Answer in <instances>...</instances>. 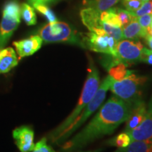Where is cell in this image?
Masks as SVG:
<instances>
[{
	"instance_id": "16",
	"label": "cell",
	"mask_w": 152,
	"mask_h": 152,
	"mask_svg": "<svg viewBox=\"0 0 152 152\" xmlns=\"http://www.w3.org/2000/svg\"><path fill=\"white\" fill-rule=\"evenodd\" d=\"M115 152H152V139L143 141H132L128 147L120 148Z\"/></svg>"
},
{
	"instance_id": "18",
	"label": "cell",
	"mask_w": 152,
	"mask_h": 152,
	"mask_svg": "<svg viewBox=\"0 0 152 152\" xmlns=\"http://www.w3.org/2000/svg\"><path fill=\"white\" fill-rule=\"evenodd\" d=\"M20 16L28 26H33L37 23V17L34 9L28 4H23L20 7Z\"/></svg>"
},
{
	"instance_id": "2",
	"label": "cell",
	"mask_w": 152,
	"mask_h": 152,
	"mask_svg": "<svg viewBox=\"0 0 152 152\" xmlns=\"http://www.w3.org/2000/svg\"><path fill=\"white\" fill-rule=\"evenodd\" d=\"M100 85L99 74L95 67L94 64L90 62L89 66L88 75L86 81H85L83 91H82L80 98L77 102V106L72 111L65 121L55 130L51 134V139L54 142H56L60 134L66 130V128L73 122L74 120L77 118L83 111L87 104L90 102L91 99L96 94Z\"/></svg>"
},
{
	"instance_id": "15",
	"label": "cell",
	"mask_w": 152,
	"mask_h": 152,
	"mask_svg": "<svg viewBox=\"0 0 152 152\" xmlns=\"http://www.w3.org/2000/svg\"><path fill=\"white\" fill-rule=\"evenodd\" d=\"M123 38L128 39H137L144 38L147 35V30L144 29L139 23L137 18L122 28Z\"/></svg>"
},
{
	"instance_id": "3",
	"label": "cell",
	"mask_w": 152,
	"mask_h": 152,
	"mask_svg": "<svg viewBox=\"0 0 152 152\" xmlns=\"http://www.w3.org/2000/svg\"><path fill=\"white\" fill-rule=\"evenodd\" d=\"M113 80V79L109 75L102 81L93 98L83 109L78 116L74 120L73 122L60 134L56 142L60 143V142L65 141L66 139L69 137L88 119L90 115H92V114L95 111H96L99 108V106L103 103L104 99L106 97V92L109 90L110 85Z\"/></svg>"
},
{
	"instance_id": "32",
	"label": "cell",
	"mask_w": 152,
	"mask_h": 152,
	"mask_svg": "<svg viewBox=\"0 0 152 152\" xmlns=\"http://www.w3.org/2000/svg\"><path fill=\"white\" fill-rule=\"evenodd\" d=\"M147 34L152 36V26H150V27L147 29Z\"/></svg>"
},
{
	"instance_id": "26",
	"label": "cell",
	"mask_w": 152,
	"mask_h": 152,
	"mask_svg": "<svg viewBox=\"0 0 152 152\" xmlns=\"http://www.w3.org/2000/svg\"><path fill=\"white\" fill-rule=\"evenodd\" d=\"M32 152H56L47 143V139L42 138L40 141L35 144V147Z\"/></svg>"
},
{
	"instance_id": "20",
	"label": "cell",
	"mask_w": 152,
	"mask_h": 152,
	"mask_svg": "<svg viewBox=\"0 0 152 152\" xmlns=\"http://www.w3.org/2000/svg\"><path fill=\"white\" fill-rule=\"evenodd\" d=\"M120 0H88L89 7L96 9L99 12H102L111 9L115 4L118 2Z\"/></svg>"
},
{
	"instance_id": "35",
	"label": "cell",
	"mask_w": 152,
	"mask_h": 152,
	"mask_svg": "<svg viewBox=\"0 0 152 152\" xmlns=\"http://www.w3.org/2000/svg\"><path fill=\"white\" fill-rule=\"evenodd\" d=\"M151 26H152V19H151Z\"/></svg>"
},
{
	"instance_id": "10",
	"label": "cell",
	"mask_w": 152,
	"mask_h": 152,
	"mask_svg": "<svg viewBox=\"0 0 152 152\" xmlns=\"http://www.w3.org/2000/svg\"><path fill=\"white\" fill-rule=\"evenodd\" d=\"M13 137L17 147L21 152L32 151L35 147L34 132L30 127L21 126L15 129Z\"/></svg>"
},
{
	"instance_id": "21",
	"label": "cell",
	"mask_w": 152,
	"mask_h": 152,
	"mask_svg": "<svg viewBox=\"0 0 152 152\" xmlns=\"http://www.w3.org/2000/svg\"><path fill=\"white\" fill-rule=\"evenodd\" d=\"M131 139L129 136V134L126 132H123L115 137L114 138H112L107 142V144L110 146H114L120 149V148H125L128 147L130 144Z\"/></svg>"
},
{
	"instance_id": "23",
	"label": "cell",
	"mask_w": 152,
	"mask_h": 152,
	"mask_svg": "<svg viewBox=\"0 0 152 152\" xmlns=\"http://www.w3.org/2000/svg\"><path fill=\"white\" fill-rule=\"evenodd\" d=\"M115 11L116 14L118 15L120 19H121L122 28L126 26L127 24H128L129 23L132 21L134 19L137 18V17L134 16L132 12H130L126 9L115 8Z\"/></svg>"
},
{
	"instance_id": "30",
	"label": "cell",
	"mask_w": 152,
	"mask_h": 152,
	"mask_svg": "<svg viewBox=\"0 0 152 152\" xmlns=\"http://www.w3.org/2000/svg\"><path fill=\"white\" fill-rule=\"evenodd\" d=\"M144 39H145V42L147 43V46L149 47V49L152 50V36L147 34V35L144 37Z\"/></svg>"
},
{
	"instance_id": "11",
	"label": "cell",
	"mask_w": 152,
	"mask_h": 152,
	"mask_svg": "<svg viewBox=\"0 0 152 152\" xmlns=\"http://www.w3.org/2000/svg\"><path fill=\"white\" fill-rule=\"evenodd\" d=\"M100 12L92 7L82 9L80 17L83 24L91 32L98 34L106 33L103 30L104 22L101 20Z\"/></svg>"
},
{
	"instance_id": "17",
	"label": "cell",
	"mask_w": 152,
	"mask_h": 152,
	"mask_svg": "<svg viewBox=\"0 0 152 152\" xmlns=\"http://www.w3.org/2000/svg\"><path fill=\"white\" fill-rule=\"evenodd\" d=\"M101 20L105 23L111 25L112 26L122 28L121 19L118 15L116 14L115 11V8L109 9L108 10L102 11L100 14Z\"/></svg>"
},
{
	"instance_id": "34",
	"label": "cell",
	"mask_w": 152,
	"mask_h": 152,
	"mask_svg": "<svg viewBox=\"0 0 152 152\" xmlns=\"http://www.w3.org/2000/svg\"><path fill=\"white\" fill-rule=\"evenodd\" d=\"M143 1H149V0H142Z\"/></svg>"
},
{
	"instance_id": "27",
	"label": "cell",
	"mask_w": 152,
	"mask_h": 152,
	"mask_svg": "<svg viewBox=\"0 0 152 152\" xmlns=\"http://www.w3.org/2000/svg\"><path fill=\"white\" fill-rule=\"evenodd\" d=\"M151 19H152V15L151 14H147L144 15V16L137 17V20L140 26H142L144 29L147 30L151 26Z\"/></svg>"
},
{
	"instance_id": "19",
	"label": "cell",
	"mask_w": 152,
	"mask_h": 152,
	"mask_svg": "<svg viewBox=\"0 0 152 152\" xmlns=\"http://www.w3.org/2000/svg\"><path fill=\"white\" fill-rule=\"evenodd\" d=\"M127 65L124 63H120L117 65L113 66L109 70V75L114 80H120L124 78L129 74L132 73V71L127 70Z\"/></svg>"
},
{
	"instance_id": "9",
	"label": "cell",
	"mask_w": 152,
	"mask_h": 152,
	"mask_svg": "<svg viewBox=\"0 0 152 152\" xmlns=\"http://www.w3.org/2000/svg\"><path fill=\"white\" fill-rule=\"evenodd\" d=\"M148 114V109L143 101H136L132 104L129 116L125 121V132L129 133L142 122Z\"/></svg>"
},
{
	"instance_id": "4",
	"label": "cell",
	"mask_w": 152,
	"mask_h": 152,
	"mask_svg": "<svg viewBox=\"0 0 152 152\" xmlns=\"http://www.w3.org/2000/svg\"><path fill=\"white\" fill-rule=\"evenodd\" d=\"M147 80L146 77L132 73L120 80H113L109 90L118 98L133 104L136 101L141 99V89Z\"/></svg>"
},
{
	"instance_id": "33",
	"label": "cell",
	"mask_w": 152,
	"mask_h": 152,
	"mask_svg": "<svg viewBox=\"0 0 152 152\" xmlns=\"http://www.w3.org/2000/svg\"><path fill=\"white\" fill-rule=\"evenodd\" d=\"M102 149H96V150H92V151H85V152H101Z\"/></svg>"
},
{
	"instance_id": "29",
	"label": "cell",
	"mask_w": 152,
	"mask_h": 152,
	"mask_svg": "<svg viewBox=\"0 0 152 152\" xmlns=\"http://www.w3.org/2000/svg\"><path fill=\"white\" fill-rule=\"evenodd\" d=\"M28 1L32 5H34L36 4H45L51 2L54 0H28Z\"/></svg>"
},
{
	"instance_id": "1",
	"label": "cell",
	"mask_w": 152,
	"mask_h": 152,
	"mask_svg": "<svg viewBox=\"0 0 152 152\" xmlns=\"http://www.w3.org/2000/svg\"><path fill=\"white\" fill-rule=\"evenodd\" d=\"M132 104L112 96L91 120L90 122L78 133L66 142L63 149L75 151L83 149L94 140L110 134L120 125L125 122L130 114Z\"/></svg>"
},
{
	"instance_id": "14",
	"label": "cell",
	"mask_w": 152,
	"mask_h": 152,
	"mask_svg": "<svg viewBox=\"0 0 152 152\" xmlns=\"http://www.w3.org/2000/svg\"><path fill=\"white\" fill-rule=\"evenodd\" d=\"M18 58L11 47L0 49V74L7 73L18 65Z\"/></svg>"
},
{
	"instance_id": "6",
	"label": "cell",
	"mask_w": 152,
	"mask_h": 152,
	"mask_svg": "<svg viewBox=\"0 0 152 152\" xmlns=\"http://www.w3.org/2000/svg\"><path fill=\"white\" fill-rule=\"evenodd\" d=\"M20 8L16 1L7 3L0 23V49L8 42L20 22Z\"/></svg>"
},
{
	"instance_id": "12",
	"label": "cell",
	"mask_w": 152,
	"mask_h": 152,
	"mask_svg": "<svg viewBox=\"0 0 152 152\" xmlns=\"http://www.w3.org/2000/svg\"><path fill=\"white\" fill-rule=\"evenodd\" d=\"M42 41L39 35H33L27 39L14 42V45L19 58H23L37 52L41 48Z\"/></svg>"
},
{
	"instance_id": "25",
	"label": "cell",
	"mask_w": 152,
	"mask_h": 152,
	"mask_svg": "<svg viewBox=\"0 0 152 152\" xmlns=\"http://www.w3.org/2000/svg\"><path fill=\"white\" fill-rule=\"evenodd\" d=\"M143 3L142 0H123V4L126 10L132 13L140 9Z\"/></svg>"
},
{
	"instance_id": "22",
	"label": "cell",
	"mask_w": 152,
	"mask_h": 152,
	"mask_svg": "<svg viewBox=\"0 0 152 152\" xmlns=\"http://www.w3.org/2000/svg\"><path fill=\"white\" fill-rule=\"evenodd\" d=\"M33 6L34 8H35L39 12H40L41 14H42L44 16L46 17L49 23L57 21L56 17L54 14V12L45 4H34Z\"/></svg>"
},
{
	"instance_id": "7",
	"label": "cell",
	"mask_w": 152,
	"mask_h": 152,
	"mask_svg": "<svg viewBox=\"0 0 152 152\" xmlns=\"http://www.w3.org/2000/svg\"><path fill=\"white\" fill-rule=\"evenodd\" d=\"M118 41L106 33L98 34L90 31L82 35V47L95 52L116 56Z\"/></svg>"
},
{
	"instance_id": "31",
	"label": "cell",
	"mask_w": 152,
	"mask_h": 152,
	"mask_svg": "<svg viewBox=\"0 0 152 152\" xmlns=\"http://www.w3.org/2000/svg\"><path fill=\"white\" fill-rule=\"evenodd\" d=\"M148 111L152 112V98L151 101H150V103L149 104V108H148Z\"/></svg>"
},
{
	"instance_id": "24",
	"label": "cell",
	"mask_w": 152,
	"mask_h": 152,
	"mask_svg": "<svg viewBox=\"0 0 152 152\" xmlns=\"http://www.w3.org/2000/svg\"><path fill=\"white\" fill-rule=\"evenodd\" d=\"M134 16L140 17L144 15L147 14H151L152 15V1L149 0V1H144L142 5L140 7V8L137 9L134 13H132Z\"/></svg>"
},
{
	"instance_id": "28",
	"label": "cell",
	"mask_w": 152,
	"mask_h": 152,
	"mask_svg": "<svg viewBox=\"0 0 152 152\" xmlns=\"http://www.w3.org/2000/svg\"><path fill=\"white\" fill-rule=\"evenodd\" d=\"M141 61L152 65V50L144 47L142 49Z\"/></svg>"
},
{
	"instance_id": "8",
	"label": "cell",
	"mask_w": 152,
	"mask_h": 152,
	"mask_svg": "<svg viewBox=\"0 0 152 152\" xmlns=\"http://www.w3.org/2000/svg\"><path fill=\"white\" fill-rule=\"evenodd\" d=\"M144 46L136 39H122L116 45V57L128 66L141 61Z\"/></svg>"
},
{
	"instance_id": "13",
	"label": "cell",
	"mask_w": 152,
	"mask_h": 152,
	"mask_svg": "<svg viewBox=\"0 0 152 152\" xmlns=\"http://www.w3.org/2000/svg\"><path fill=\"white\" fill-rule=\"evenodd\" d=\"M131 141H143L152 139V112L148 111L147 115L138 126L128 133Z\"/></svg>"
},
{
	"instance_id": "5",
	"label": "cell",
	"mask_w": 152,
	"mask_h": 152,
	"mask_svg": "<svg viewBox=\"0 0 152 152\" xmlns=\"http://www.w3.org/2000/svg\"><path fill=\"white\" fill-rule=\"evenodd\" d=\"M45 42H68L82 45V35L77 33L70 25L55 21L44 26L38 32Z\"/></svg>"
}]
</instances>
